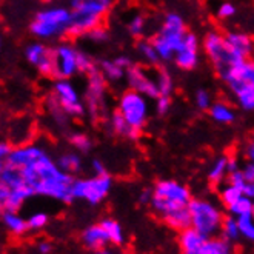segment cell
<instances>
[{
    "label": "cell",
    "instance_id": "cell-1",
    "mask_svg": "<svg viewBox=\"0 0 254 254\" xmlns=\"http://www.w3.org/2000/svg\"><path fill=\"white\" fill-rule=\"evenodd\" d=\"M19 170L22 171L25 182L34 190L36 194L62 200L65 203H71L74 200L72 176L61 170V167L47 153Z\"/></svg>",
    "mask_w": 254,
    "mask_h": 254
},
{
    "label": "cell",
    "instance_id": "cell-2",
    "mask_svg": "<svg viewBox=\"0 0 254 254\" xmlns=\"http://www.w3.org/2000/svg\"><path fill=\"white\" fill-rule=\"evenodd\" d=\"M191 199V192L184 184L163 179L154 185L149 205L154 213L160 216V219H165L173 213L188 208Z\"/></svg>",
    "mask_w": 254,
    "mask_h": 254
},
{
    "label": "cell",
    "instance_id": "cell-3",
    "mask_svg": "<svg viewBox=\"0 0 254 254\" xmlns=\"http://www.w3.org/2000/svg\"><path fill=\"white\" fill-rule=\"evenodd\" d=\"M188 33L185 19L176 11L167 12L162 19L159 31L151 39L154 48L160 57V62L173 61L174 53L181 47V43Z\"/></svg>",
    "mask_w": 254,
    "mask_h": 254
},
{
    "label": "cell",
    "instance_id": "cell-4",
    "mask_svg": "<svg viewBox=\"0 0 254 254\" xmlns=\"http://www.w3.org/2000/svg\"><path fill=\"white\" fill-rule=\"evenodd\" d=\"M202 51L205 53L206 59L210 61L213 69L217 76L222 79L225 74L237 64L245 61L244 57L239 56L225 39V34L217 31V29H210L202 39Z\"/></svg>",
    "mask_w": 254,
    "mask_h": 254
},
{
    "label": "cell",
    "instance_id": "cell-5",
    "mask_svg": "<svg viewBox=\"0 0 254 254\" xmlns=\"http://www.w3.org/2000/svg\"><path fill=\"white\" fill-rule=\"evenodd\" d=\"M188 211L191 227L199 233L211 237L222 228L223 214L213 202L205 199H191L188 203Z\"/></svg>",
    "mask_w": 254,
    "mask_h": 254
},
{
    "label": "cell",
    "instance_id": "cell-6",
    "mask_svg": "<svg viewBox=\"0 0 254 254\" xmlns=\"http://www.w3.org/2000/svg\"><path fill=\"white\" fill-rule=\"evenodd\" d=\"M71 19V9L54 6L40 11L31 23V31L40 39H53L66 33Z\"/></svg>",
    "mask_w": 254,
    "mask_h": 254
},
{
    "label": "cell",
    "instance_id": "cell-7",
    "mask_svg": "<svg viewBox=\"0 0 254 254\" xmlns=\"http://www.w3.org/2000/svg\"><path fill=\"white\" fill-rule=\"evenodd\" d=\"M149 99L134 89H127L117 100V111L125 121L139 131H143L149 121Z\"/></svg>",
    "mask_w": 254,
    "mask_h": 254
},
{
    "label": "cell",
    "instance_id": "cell-8",
    "mask_svg": "<svg viewBox=\"0 0 254 254\" xmlns=\"http://www.w3.org/2000/svg\"><path fill=\"white\" fill-rule=\"evenodd\" d=\"M86 80V93H85V108L86 114L91 121H99L105 116L108 108V88L107 79L102 76V72L97 69L91 71Z\"/></svg>",
    "mask_w": 254,
    "mask_h": 254
},
{
    "label": "cell",
    "instance_id": "cell-9",
    "mask_svg": "<svg viewBox=\"0 0 254 254\" xmlns=\"http://www.w3.org/2000/svg\"><path fill=\"white\" fill-rule=\"evenodd\" d=\"M113 187V179L110 174H102L89 177V179H77L72 182V197L74 199H83L91 205L100 203L108 196Z\"/></svg>",
    "mask_w": 254,
    "mask_h": 254
},
{
    "label": "cell",
    "instance_id": "cell-10",
    "mask_svg": "<svg viewBox=\"0 0 254 254\" xmlns=\"http://www.w3.org/2000/svg\"><path fill=\"white\" fill-rule=\"evenodd\" d=\"M53 94L69 117H82L86 114L85 102L82 100L76 86L69 82V79L56 80Z\"/></svg>",
    "mask_w": 254,
    "mask_h": 254
},
{
    "label": "cell",
    "instance_id": "cell-11",
    "mask_svg": "<svg viewBox=\"0 0 254 254\" xmlns=\"http://www.w3.org/2000/svg\"><path fill=\"white\" fill-rule=\"evenodd\" d=\"M80 51L71 43H61L54 48V79H71L79 71Z\"/></svg>",
    "mask_w": 254,
    "mask_h": 254
},
{
    "label": "cell",
    "instance_id": "cell-12",
    "mask_svg": "<svg viewBox=\"0 0 254 254\" xmlns=\"http://www.w3.org/2000/svg\"><path fill=\"white\" fill-rule=\"evenodd\" d=\"M200 51H202V40L194 33H187L181 47L177 48L173 57V64L181 71H192L200 64Z\"/></svg>",
    "mask_w": 254,
    "mask_h": 254
},
{
    "label": "cell",
    "instance_id": "cell-13",
    "mask_svg": "<svg viewBox=\"0 0 254 254\" xmlns=\"http://www.w3.org/2000/svg\"><path fill=\"white\" fill-rule=\"evenodd\" d=\"M125 80H127V85L129 89H134V91L146 96L149 100L159 97V89L156 85V79L145 66L132 65L127 71Z\"/></svg>",
    "mask_w": 254,
    "mask_h": 254
},
{
    "label": "cell",
    "instance_id": "cell-14",
    "mask_svg": "<svg viewBox=\"0 0 254 254\" xmlns=\"http://www.w3.org/2000/svg\"><path fill=\"white\" fill-rule=\"evenodd\" d=\"M28 62L34 65L43 76H54V48H50L43 43L29 45L25 51Z\"/></svg>",
    "mask_w": 254,
    "mask_h": 254
},
{
    "label": "cell",
    "instance_id": "cell-15",
    "mask_svg": "<svg viewBox=\"0 0 254 254\" xmlns=\"http://www.w3.org/2000/svg\"><path fill=\"white\" fill-rule=\"evenodd\" d=\"M103 20L105 19H102L99 16H93V14H88V12L71 9V19H69L65 36H69V37L86 36L89 31H93L94 28L103 25Z\"/></svg>",
    "mask_w": 254,
    "mask_h": 254
},
{
    "label": "cell",
    "instance_id": "cell-16",
    "mask_svg": "<svg viewBox=\"0 0 254 254\" xmlns=\"http://www.w3.org/2000/svg\"><path fill=\"white\" fill-rule=\"evenodd\" d=\"M222 80L227 83L228 89L237 86H254V59H245L241 64L234 65Z\"/></svg>",
    "mask_w": 254,
    "mask_h": 254
},
{
    "label": "cell",
    "instance_id": "cell-17",
    "mask_svg": "<svg viewBox=\"0 0 254 254\" xmlns=\"http://www.w3.org/2000/svg\"><path fill=\"white\" fill-rule=\"evenodd\" d=\"M210 237L194 230L192 227L181 231L179 234V247L182 254H206V247Z\"/></svg>",
    "mask_w": 254,
    "mask_h": 254
},
{
    "label": "cell",
    "instance_id": "cell-18",
    "mask_svg": "<svg viewBox=\"0 0 254 254\" xmlns=\"http://www.w3.org/2000/svg\"><path fill=\"white\" fill-rule=\"evenodd\" d=\"M45 151L42 148L36 146V145H26V146H19L11 149L9 156L6 157V165L14 167V168H23L29 163H33L34 160H37L40 156H43Z\"/></svg>",
    "mask_w": 254,
    "mask_h": 254
},
{
    "label": "cell",
    "instance_id": "cell-19",
    "mask_svg": "<svg viewBox=\"0 0 254 254\" xmlns=\"http://www.w3.org/2000/svg\"><path fill=\"white\" fill-rule=\"evenodd\" d=\"M108 128L111 129L113 134H116L117 137H122L125 140H137V139H140V134H142V131L131 127L125 121V117L117 110L113 111L108 117Z\"/></svg>",
    "mask_w": 254,
    "mask_h": 254
},
{
    "label": "cell",
    "instance_id": "cell-20",
    "mask_svg": "<svg viewBox=\"0 0 254 254\" xmlns=\"http://www.w3.org/2000/svg\"><path fill=\"white\" fill-rule=\"evenodd\" d=\"M113 3L114 0H71V9L105 19L113 8Z\"/></svg>",
    "mask_w": 254,
    "mask_h": 254
},
{
    "label": "cell",
    "instance_id": "cell-21",
    "mask_svg": "<svg viewBox=\"0 0 254 254\" xmlns=\"http://www.w3.org/2000/svg\"><path fill=\"white\" fill-rule=\"evenodd\" d=\"M225 39L230 47L244 59H251L254 54V39L242 31H228L225 33Z\"/></svg>",
    "mask_w": 254,
    "mask_h": 254
},
{
    "label": "cell",
    "instance_id": "cell-22",
    "mask_svg": "<svg viewBox=\"0 0 254 254\" xmlns=\"http://www.w3.org/2000/svg\"><path fill=\"white\" fill-rule=\"evenodd\" d=\"M82 242H83V245L88 250L97 251V250H102V248L107 247V244L110 242V237H108L105 228H103L100 223H99V225L88 227L83 231V234H82Z\"/></svg>",
    "mask_w": 254,
    "mask_h": 254
},
{
    "label": "cell",
    "instance_id": "cell-23",
    "mask_svg": "<svg viewBox=\"0 0 254 254\" xmlns=\"http://www.w3.org/2000/svg\"><path fill=\"white\" fill-rule=\"evenodd\" d=\"M208 114L213 119V122L219 125H231L236 122V117H237L233 105H230L228 102H223V100L213 102V105L208 110Z\"/></svg>",
    "mask_w": 254,
    "mask_h": 254
},
{
    "label": "cell",
    "instance_id": "cell-24",
    "mask_svg": "<svg viewBox=\"0 0 254 254\" xmlns=\"http://www.w3.org/2000/svg\"><path fill=\"white\" fill-rule=\"evenodd\" d=\"M228 162H230V156H217L213 163L208 168V182L211 185H220L225 179L228 177Z\"/></svg>",
    "mask_w": 254,
    "mask_h": 254
},
{
    "label": "cell",
    "instance_id": "cell-25",
    "mask_svg": "<svg viewBox=\"0 0 254 254\" xmlns=\"http://www.w3.org/2000/svg\"><path fill=\"white\" fill-rule=\"evenodd\" d=\"M234 96L237 107L242 111L253 113L254 111V86H237L230 89Z\"/></svg>",
    "mask_w": 254,
    "mask_h": 254
},
{
    "label": "cell",
    "instance_id": "cell-26",
    "mask_svg": "<svg viewBox=\"0 0 254 254\" xmlns=\"http://www.w3.org/2000/svg\"><path fill=\"white\" fill-rule=\"evenodd\" d=\"M99 71L102 72V76L107 79V82H119L125 79L127 71L119 65L114 59H103L99 62Z\"/></svg>",
    "mask_w": 254,
    "mask_h": 254
},
{
    "label": "cell",
    "instance_id": "cell-27",
    "mask_svg": "<svg viewBox=\"0 0 254 254\" xmlns=\"http://www.w3.org/2000/svg\"><path fill=\"white\" fill-rule=\"evenodd\" d=\"M154 79L159 89V96H171L174 93L176 82L173 74L167 68H157L154 72Z\"/></svg>",
    "mask_w": 254,
    "mask_h": 254
},
{
    "label": "cell",
    "instance_id": "cell-28",
    "mask_svg": "<svg viewBox=\"0 0 254 254\" xmlns=\"http://www.w3.org/2000/svg\"><path fill=\"white\" fill-rule=\"evenodd\" d=\"M136 53L139 56V59L143 62V64H148V65H157L160 64V57L154 48V45L151 40H145V39H140L136 45Z\"/></svg>",
    "mask_w": 254,
    "mask_h": 254
},
{
    "label": "cell",
    "instance_id": "cell-29",
    "mask_svg": "<svg viewBox=\"0 0 254 254\" xmlns=\"http://www.w3.org/2000/svg\"><path fill=\"white\" fill-rule=\"evenodd\" d=\"M2 219H3V223L6 225V228L16 236H22L29 230L28 220H23L17 213H14V211H3Z\"/></svg>",
    "mask_w": 254,
    "mask_h": 254
},
{
    "label": "cell",
    "instance_id": "cell-30",
    "mask_svg": "<svg viewBox=\"0 0 254 254\" xmlns=\"http://www.w3.org/2000/svg\"><path fill=\"white\" fill-rule=\"evenodd\" d=\"M57 165L61 167V170H64L65 173L72 174V173H77L82 168V159L76 153H65L59 157Z\"/></svg>",
    "mask_w": 254,
    "mask_h": 254
},
{
    "label": "cell",
    "instance_id": "cell-31",
    "mask_svg": "<svg viewBox=\"0 0 254 254\" xmlns=\"http://www.w3.org/2000/svg\"><path fill=\"white\" fill-rule=\"evenodd\" d=\"M100 225L105 228L108 237H110V242L114 245H122L124 244V230L122 227L119 225V222L113 220V219H105L100 222Z\"/></svg>",
    "mask_w": 254,
    "mask_h": 254
},
{
    "label": "cell",
    "instance_id": "cell-32",
    "mask_svg": "<svg viewBox=\"0 0 254 254\" xmlns=\"http://www.w3.org/2000/svg\"><path fill=\"white\" fill-rule=\"evenodd\" d=\"M228 211L234 217H242V216L254 214V202H253V199H250L247 196H242L236 203H233L228 208Z\"/></svg>",
    "mask_w": 254,
    "mask_h": 254
},
{
    "label": "cell",
    "instance_id": "cell-33",
    "mask_svg": "<svg viewBox=\"0 0 254 254\" xmlns=\"http://www.w3.org/2000/svg\"><path fill=\"white\" fill-rule=\"evenodd\" d=\"M146 17L143 16V14H134V16L128 20V33L136 37V39H142L145 36V31H146Z\"/></svg>",
    "mask_w": 254,
    "mask_h": 254
},
{
    "label": "cell",
    "instance_id": "cell-34",
    "mask_svg": "<svg viewBox=\"0 0 254 254\" xmlns=\"http://www.w3.org/2000/svg\"><path fill=\"white\" fill-rule=\"evenodd\" d=\"M242 196H244L242 188H239L236 185H231V184H227L225 187L220 190V200H222V203L225 205L227 208H230L233 203H236Z\"/></svg>",
    "mask_w": 254,
    "mask_h": 254
},
{
    "label": "cell",
    "instance_id": "cell-35",
    "mask_svg": "<svg viewBox=\"0 0 254 254\" xmlns=\"http://www.w3.org/2000/svg\"><path fill=\"white\" fill-rule=\"evenodd\" d=\"M222 236L227 239V241H237L239 236H241V230H239V223L237 217L230 216V217H223L222 222Z\"/></svg>",
    "mask_w": 254,
    "mask_h": 254
},
{
    "label": "cell",
    "instance_id": "cell-36",
    "mask_svg": "<svg viewBox=\"0 0 254 254\" xmlns=\"http://www.w3.org/2000/svg\"><path fill=\"white\" fill-rule=\"evenodd\" d=\"M48 108H50L51 117L54 119V121H56L59 125H66L69 116H68V114L65 113V110L61 107V103L57 102V99L54 97V94L48 97Z\"/></svg>",
    "mask_w": 254,
    "mask_h": 254
},
{
    "label": "cell",
    "instance_id": "cell-37",
    "mask_svg": "<svg viewBox=\"0 0 254 254\" xmlns=\"http://www.w3.org/2000/svg\"><path fill=\"white\" fill-rule=\"evenodd\" d=\"M206 254H233V248L230 245V241H227L225 237L210 239L206 247Z\"/></svg>",
    "mask_w": 254,
    "mask_h": 254
},
{
    "label": "cell",
    "instance_id": "cell-38",
    "mask_svg": "<svg viewBox=\"0 0 254 254\" xmlns=\"http://www.w3.org/2000/svg\"><path fill=\"white\" fill-rule=\"evenodd\" d=\"M69 143L80 153H88L93 146V142L85 132H72L69 134Z\"/></svg>",
    "mask_w": 254,
    "mask_h": 254
},
{
    "label": "cell",
    "instance_id": "cell-39",
    "mask_svg": "<svg viewBox=\"0 0 254 254\" xmlns=\"http://www.w3.org/2000/svg\"><path fill=\"white\" fill-rule=\"evenodd\" d=\"M237 223H239V230H241V236L254 242V214L237 217Z\"/></svg>",
    "mask_w": 254,
    "mask_h": 254
},
{
    "label": "cell",
    "instance_id": "cell-40",
    "mask_svg": "<svg viewBox=\"0 0 254 254\" xmlns=\"http://www.w3.org/2000/svg\"><path fill=\"white\" fill-rule=\"evenodd\" d=\"M194 105L200 111H208L213 105V97L208 89H197L194 93Z\"/></svg>",
    "mask_w": 254,
    "mask_h": 254
},
{
    "label": "cell",
    "instance_id": "cell-41",
    "mask_svg": "<svg viewBox=\"0 0 254 254\" xmlns=\"http://www.w3.org/2000/svg\"><path fill=\"white\" fill-rule=\"evenodd\" d=\"M236 14H237V6L233 2H222L216 9V16L220 20H230Z\"/></svg>",
    "mask_w": 254,
    "mask_h": 254
},
{
    "label": "cell",
    "instance_id": "cell-42",
    "mask_svg": "<svg viewBox=\"0 0 254 254\" xmlns=\"http://www.w3.org/2000/svg\"><path fill=\"white\" fill-rule=\"evenodd\" d=\"M85 37H88L94 43H103V42H107L110 39V33H108V29L105 26L100 25V26L94 28L93 31H89Z\"/></svg>",
    "mask_w": 254,
    "mask_h": 254
},
{
    "label": "cell",
    "instance_id": "cell-43",
    "mask_svg": "<svg viewBox=\"0 0 254 254\" xmlns=\"http://www.w3.org/2000/svg\"><path fill=\"white\" fill-rule=\"evenodd\" d=\"M99 66L94 64V61L91 57H89L86 53H83V51H80V54H79V71L80 72H85V74H89L91 71H94V69H97Z\"/></svg>",
    "mask_w": 254,
    "mask_h": 254
},
{
    "label": "cell",
    "instance_id": "cell-44",
    "mask_svg": "<svg viewBox=\"0 0 254 254\" xmlns=\"http://www.w3.org/2000/svg\"><path fill=\"white\" fill-rule=\"evenodd\" d=\"M156 100V113L159 116H167L171 110V96H159Z\"/></svg>",
    "mask_w": 254,
    "mask_h": 254
},
{
    "label": "cell",
    "instance_id": "cell-45",
    "mask_svg": "<svg viewBox=\"0 0 254 254\" xmlns=\"http://www.w3.org/2000/svg\"><path fill=\"white\" fill-rule=\"evenodd\" d=\"M47 223H48V216L43 214V213L33 214L31 217L28 219L29 230H42V228L47 227Z\"/></svg>",
    "mask_w": 254,
    "mask_h": 254
},
{
    "label": "cell",
    "instance_id": "cell-46",
    "mask_svg": "<svg viewBox=\"0 0 254 254\" xmlns=\"http://www.w3.org/2000/svg\"><path fill=\"white\" fill-rule=\"evenodd\" d=\"M228 184H231V185H236V187H239V188H244V185H245V177H244V173H242V168H237V170H234V171H231V173H228Z\"/></svg>",
    "mask_w": 254,
    "mask_h": 254
},
{
    "label": "cell",
    "instance_id": "cell-47",
    "mask_svg": "<svg viewBox=\"0 0 254 254\" xmlns=\"http://www.w3.org/2000/svg\"><path fill=\"white\" fill-rule=\"evenodd\" d=\"M9 194H11V187H8L5 182L0 181V206H2V208L5 206Z\"/></svg>",
    "mask_w": 254,
    "mask_h": 254
},
{
    "label": "cell",
    "instance_id": "cell-48",
    "mask_svg": "<svg viewBox=\"0 0 254 254\" xmlns=\"http://www.w3.org/2000/svg\"><path fill=\"white\" fill-rule=\"evenodd\" d=\"M244 177L247 182H254V163L253 162H247L245 167L242 168Z\"/></svg>",
    "mask_w": 254,
    "mask_h": 254
},
{
    "label": "cell",
    "instance_id": "cell-49",
    "mask_svg": "<svg viewBox=\"0 0 254 254\" xmlns=\"http://www.w3.org/2000/svg\"><path fill=\"white\" fill-rule=\"evenodd\" d=\"M114 61L121 65L125 71H128L134 64H132V61H131V57H128V56H117V57H114Z\"/></svg>",
    "mask_w": 254,
    "mask_h": 254
},
{
    "label": "cell",
    "instance_id": "cell-50",
    "mask_svg": "<svg viewBox=\"0 0 254 254\" xmlns=\"http://www.w3.org/2000/svg\"><path fill=\"white\" fill-rule=\"evenodd\" d=\"M91 168H93V171H94V174H96V176L107 174V168H105V165H103V162H102V160H99V159H94V160L91 162Z\"/></svg>",
    "mask_w": 254,
    "mask_h": 254
},
{
    "label": "cell",
    "instance_id": "cell-51",
    "mask_svg": "<svg viewBox=\"0 0 254 254\" xmlns=\"http://www.w3.org/2000/svg\"><path fill=\"white\" fill-rule=\"evenodd\" d=\"M242 192H244V196L254 200V182H245V185L242 188Z\"/></svg>",
    "mask_w": 254,
    "mask_h": 254
},
{
    "label": "cell",
    "instance_id": "cell-52",
    "mask_svg": "<svg viewBox=\"0 0 254 254\" xmlns=\"http://www.w3.org/2000/svg\"><path fill=\"white\" fill-rule=\"evenodd\" d=\"M245 156H247L248 162H253L254 163V140H250L245 145Z\"/></svg>",
    "mask_w": 254,
    "mask_h": 254
},
{
    "label": "cell",
    "instance_id": "cell-53",
    "mask_svg": "<svg viewBox=\"0 0 254 254\" xmlns=\"http://www.w3.org/2000/svg\"><path fill=\"white\" fill-rule=\"evenodd\" d=\"M11 153V146L8 143H0V160H6V157Z\"/></svg>",
    "mask_w": 254,
    "mask_h": 254
},
{
    "label": "cell",
    "instance_id": "cell-54",
    "mask_svg": "<svg viewBox=\"0 0 254 254\" xmlns=\"http://www.w3.org/2000/svg\"><path fill=\"white\" fill-rule=\"evenodd\" d=\"M151 196H153V191H149V190L142 191V194H140V202L149 203V202H151Z\"/></svg>",
    "mask_w": 254,
    "mask_h": 254
},
{
    "label": "cell",
    "instance_id": "cell-55",
    "mask_svg": "<svg viewBox=\"0 0 254 254\" xmlns=\"http://www.w3.org/2000/svg\"><path fill=\"white\" fill-rule=\"evenodd\" d=\"M39 251H40V254H48L51 251V245L48 242H42L39 245Z\"/></svg>",
    "mask_w": 254,
    "mask_h": 254
},
{
    "label": "cell",
    "instance_id": "cell-56",
    "mask_svg": "<svg viewBox=\"0 0 254 254\" xmlns=\"http://www.w3.org/2000/svg\"><path fill=\"white\" fill-rule=\"evenodd\" d=\"M94 254H113L110 250H107V248H102V250H97V251H94Z\"/></svg>",
    "mask_w": 254,
    "mask_h": 254
},
{
    "label": "cell",
    "instance_id": "cell-57",
    "mask_svg": "<svg viewBox=\"0 0 254 254\" xmlns=\"http://www.w3.org/2000/svg\"><path fill=\"white\" fill-rule=\"evenodd\" d=\"M5 167H6V163H5L3 160H0V174H2V173H3Z\"/></svg>",
    "mask_w": 254,
    "mask_h": 254
},
{
    "label": "cell",
    "instance_id": "cell-58",
    "mask_svg": "<svg viewBox=\"0 0 254 254\" xmlns=\"http://www.w3.org/2000/svg\"><path fill=\"white\" fill-rule=\"evenodd\" d=\"M0 213H3V208L2 206H0Z\"/></svg>",
    "mask_w": 254,
    "mask_h": 254
}]
</instances>
